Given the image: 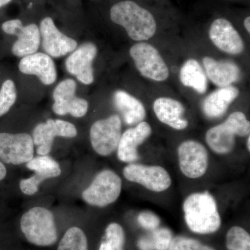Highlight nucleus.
Segmentation results:
<instances>
[{
  "label": "nucleus",
  "mask_w": 250,
  "mask_h": 250,
  "mask_svg": "<svg viewBox=\"0 0 250 250\" xmlns=\"http://www.w3.org/2000/svg\"><path fill=\"white\" fill-rule=\"evenodd\" d=\"M184 219L188 228L199 234L216 232L221 227V217L214 197L208 191L190 194L183 204Z\"/></svg>",
  "instance_id": "obj_1"
},
{
  "label": "nucleus",
  "mask_w": 250,
  "mask_h": 250,
  "mask_svg": "<svg viewBox=\"0 0 250 250\" xmlns=\"http://www.w3.org/2000/svg\"><path fill=\"white\" fill-rule=\"evenodd\" d=\"M111 21L124 27L130 39L135 41L149 40L155 34V18L147 9L129 0L120 1L110 11Z\"/></svg>",
  "instance_id": "obj_2"
},
{
  "label": "nucleus",
  "mask_w": 250,
  "mask_h": 250,
  "mask_svg": "<svg viewBox=\"0 0 250 250\" xmlns=\"http://www.w3.org/2000/svg\"><path fill=\"white\" fill-rule=\"evenodd\" d=\"M250 132V123L246 115L243 112L235 111L223 123L207 131L206 142L215 154L225 155L234 149L236 136H248Z\"/></svg>",
  "instance_id": "obj_3"
},
{
  "label": "nucleus",
  "mask_w": 250,
  "mask_h": 250,
  "mask_svg": "<svg viewBox=\"0 0 250 250\" xmlns=\"http://www.w3.org/2000/svg\"><path fill=\"white\" fill-rule=\"evenodd\" d=\"M21 228L26 239L34 246H52L58 240L54 215L43 207H34L24 213Z\"/></svg>",
  "instance_id": "obj_4"
},
{
  "label": "nucleus",
  "mask_w": 250,
  "mask_h": 250,
  "mask_svg": "<svg viewBox=\"0 0 250 250\" xmlns=\"http://www.w3.org/2000/svg\"><path fill=\"white\" fill-rule=\"evenodd\" d=\"M122 179L110 170H104L97 174L88 188L82 193L83 200L94 207H105L113 204L120 197Z\"/></svg>",
  "instance_id": "obj_5"
},
{
  "label": "nucleus",
  "mask_w": 250,
  "mask_h": 250,
  "mask_svg": "<svg viewBox=\"0 0 250 250\" xmlns=\"http://www.w3.org/2000/svg\"><path fill=\"white\" fill-rule=\"evenodd\" d=\"M129 54L143 77L156 82H164L168 78V67L154 46L147 42H139L130 48Z\"/></svg>",
  "instance_id": "obj_6"
},
{
  "label": "nucleus",
  "mask_w": 250,
  "mask_h": 250,
  "mask_svg": "<svg viewBox=\"0 0 250 250\" xmlns=\"http://www.w3.org/2000/svg\"><path fill=\"white\" fill-rule=\"evenodd\" d=\"M121 136L122 121L118 115L99 120L90 130L92 147L97 154L103 156L111 155L116 150Z\"/></svg>",
  "instance_id": "obj_7"
},
{
  "label": "nucleus",
  "mask_w": 250,
  "mask_h": 250,
  "mask_svg": "<svg viewBox=\"0 0 250 250\" xmlns=\"http://www.w3.org/2000/svg\"><path fill=\"white\" fill-rule=\"evenodd\" d=\"M126 180L139 184L150 191H166L172 184L170 174L160 166H149L132 163L123 169Z\"/></svg>",
  "instance_id": "obj_8"
},
{
  "label": "nucleus",
  "mask_w": 250,
  "mask_h": 250,
  "mask_svg": "<svg viewBox=\"0 0 250 250\" xmlns=\"http://www.w3.org/2000/svg\"><path fill=\"white\" fill-rule=\"evenodd\" d=\"M179 168L185 177L196 179L205 175L208 166V153L204 145L198 141L188 140L179 145Z\"/></svg>",
  "instance_id": "obj_9"
},
{
  "label": "nucleus",
  "mask_w": 250,
  "mask_h": 250,
  "mask_svg": "<svg viewBox=\"0 0 250 250\" xmlns=\"http://www.w3.org/2000/svg\"><path fill=\"white\" fill-rule=\"evenodd\" d=\"M34 143L30 135L0 133V160L21 165L34 158Z\"/></svg>",
  "instance_id": "obj_10"
},
{
  "label": "nucleus",
  "mask_w": 250,
  "mask_h": 250,
  "mask_svg": "<svg viewBox=\"0 0 250 250\" xmlns=\"http://www.w3.org/2000/svg\"><path fill=\"white\" fill-rule=\"evenodd\" d=\"M1 29L8 35L17 36V41L11 49L16 57H24L37 52L40 45L41 34L36 24L23 26L21 20H10L1 24Z\"/></svg>",
  "instance_id": "obj_11"
},
{
  "label": "nucleus",
  "mask_w": 250,
  "mask_h": 250,
  "mask_svg": "<svg viewBox=\"0 0 250 250\" xmlns=\"http://www.w3.org/2000/svg\"><path fill=\"white\" fill-rule=\"evenodd\" d=\"M77 83L72 79L60 82L54 90V103L52 109L59 116L71 115L82 118L86 114L88 103L85 99L76 96Z\"/></svg>",
  "instance_id": "obj_12"
},
{
  "label": "nucleus",
  "mask_w": 250,
  "mask_h": 250,
  "mask_svg": "<svg viewBox=\"0 0 250 250\" xmlns=\"http://www.w3.org/2000/svg\"><path fill=\"white\" fill-rule=\"evenodd\" d=\"M77 131L75 125L62 120H47L46 123H40L33 131V141L38 146L39 155H47L52 149L56 136L74 138Z\"/></svg>",
  "instance_id": "obj_13"
},
{
  "label": "nucleus",
  "mask_w": 250,
  "mask_h": 250,
  "mask_svg": "<svg viewBox=\"0 0 250 250\" xmlns=\"http://www.w3.org/2000/svg\"><path fill=\"white\" fill-rule=\"evenodd\" d=\"M39 30L42 48L49 57L59 58L77 48V41L61 32L51 18H45L41 21Z\"/></svg>",
  "instance_id": "obj_14"
},
{
  "label": "nucleus",
  "mask_w": 250,
  "mask_h": 250,
  "mask_svg": "<svg viewBox=\"0 0 250 250\" xmlns=\"http://www.w3.org/2000/svg\"><path fill=\"white\" fill-rule=\"evenodd\" d=\"M98 53L95 44L87 42L69 56L65 62L67 71L76 77L81 83L90 85L94 82L93 62Z\"/></svg>",
  "instance_id": "obj_15"
},
{
  "label": "nucleus",
  "mask_w": 250,
  "mask_h": 250,
  "mask_svg": "<svg viewBox=\"0 0 250 250\" xmlns=\"http://www.w3.org/2000/svg\"><path fill=\"white\" fill-rule=\"evenodd\" d=\"M208 34L215 47L224 52L238 55L244 50V42L239 33L225 18L215 20L210 25Z\"/></svg>",
  "instance_id": "obj_16"
},
{
  "label": "nucleus",
  "mask_w": 250,
  "mask_h": 250,
  "mask_svg": "<svg viewBox=\"0 0 250 250\" xmlns=\"http://www.w3.org/2000/svg\"><path fill=\"white\" fill-rule=\"evenodd\" d=\"M152 126L147 122H141L122 134L118 143V158L122 162H136L139 159L138 148L152 134Z\"/></svg>",
  "instance_id": "obj_17"
},
{
  "label": "nucleus",
  "mask_w": 250,
  "mask_h": 250,
  "mask_svg": "<svg viewBox=\"0 0 250 250\" xmlns=\"http://www.w3.org/2000/svg\"><path fill=\"white\" fill-rule=\"evenodd\" d=\"M20 71L25 75H36L44 85H51L57 80L55 64L47 54L37 52L26 56L19 62Z\"/></svg>",
  "instance_id": "obj_18"
},
{
  "label": "nucleus",
  "mask_w": 250,
  "mask_h": 250,
  "mask_svg": "<svg viewBox=\"0 0 250 250\" xmlns=\"http://www.w3.org/2000/svg\"><path fill=\"white\" fill-rule=\"evenodd\" d=\"M153 109L158 120L172 129L180 131L188 126V121L184 116L185 108L178 100L161 97L154 101Z\"/></svg>",
  "instance_id": "obj_19"
},
{
  "label": "nucleus",
  "mask_w": 250,
  "mask_h": 250,
  "mask_svg": "<svg viewBox=\"0 0 250 250\" xmlns=\"http://www.w3.org/2000/svg\"><path fill=\"white\" fill-rule=\"evenodd\" d=\"M202 62L206 75L220 88L231 85L241 78V70L235 62L217 61L210 57H204Z\"/></svg>",
  "instance_id": "obj_20"
},
{
  "label": "nucleus",
  "mask_w": 250,
  "mask_h": 250,
  "mask_svg": "<svg viewBox=\"0 0 250 250\" xmlns=\"http://www.w3.org/2000/svg\"><path fill=\"white\" fill-rule=\"evenodd\" d=\"M239 93L238 88L233 85L215 90L202 103V110L205 116L211 119L223 116Z\"/></svg>",
  "instance_id": "obj_21"
},
{
  "label": "nucleus",
  "mask_w": 250,
  "mask_h": 250,
  "mask_svg": "<svg viewBox=\"0 0 250 250\" xmlns=\"http://www.w3.org/2000/svg\"><path fill=\"white\" fill-rule=\"evenodd\" d=\"M113 103L128 125H136L144 121L146 110L143 104L124 90H117L113 94Z\"/></svg>",
  "instance_id": "obj_22"
},
{
  "label": "nucleus",
  "mask_w": 250,
  "mask_h": 250,
  "mask_svg": "<svg viewBox=\"0 0 250 250\" xmlns=\"http://www.w3.org/2000/svg\"><path fill=\"white\" fill-rule=\"evenodd\" d=\"M182 84L191 88L197 93L204 94L208 88V80L200 62L190 59L184 62L179 72Z\"/></svg>",
  "instance_id": "obj_23"
},
{
  "label": "nucleus",
  "mask_w": 250,
  "mask_h": 250,
  "mask_svg": "<svg viewBox=\"0 0 250 250\" xmlns=\"http://www.w3.org/2000/svg\"><path fill=\"white\" fill-rule=\"evenodd\" d=\"M125 233L119 224H109L105 230L99 250H124Z\"/></svg>",
  "instance_id": "obj_24"
},
{
  "label": "nucleus",
  "mask_w": 250,
  "mask_h": 250,
  "mask_svg": "<svg viewBox=\"0 0 250 250\" xmlns=\"http://www.w3.org/2000/svg\"><path fill=\"white\" fill-rule=\"evenodd\" d=\"M27 167L29 170L42 174L47 179L59 177L62 173L58 163L47 155L33 158L27 162Z\"/></svg>",
  "instance_id": "obj_25"
},
{
  "label": "nucleus",
  "mask_w": 250,
  "mask_h": 250,
  "mask_svg": "<svg viewBox=\"0 0 250 250\" xmlns=\"http://www.w3.org/2000/svg\"><path fill=\"white\" fill-rule=\"evenodd\" d=\"M57 250H88V240L82 229L72 227L59 242Z\"/></svg>",
  "instance_id": "obj_26"
},
{
  "label": "nucleus",
  "mask_w": 250,
  "mask_h": 250,
  "mask_svg": "<svg viewBox=\"0 0 250 250\" xmlns=\"http://www.w3.org/2000/svg\"><path fill=\"white\" fill-rule=\"evenodd\" d=\"M226 247L228 250H250V233L241 227H232L227 233Z\"/></svg>",
  "instance_id": "obj_27"
},
{
  "label": "nucleus",
  "mask_w": 250,
  "mask_h": 250,
  "mask_svg": "<svg viewBox=\"0 0 250 250\" xmlns=\"http://www.w3.org/2000/svg\"><path fill=\"white\" fill-rule=\"evenodd\" d=\"M17 99V88L14 82L6 80L0 86V117L4 116L14 106Z\"/></svg>",
  "instance_id": "obj_28"
},
{
  "label": "nucleus",
  "mask_w": 250,
  "mask_h": 250,
  "mask_svg": "<svg viewBox=\"0 0 250 250\" xmlns=\"http://www.w3.org/2000/svg\"><path fill=\"white\" fill-rule=\"evenodd\" d=\"M167 250H215L211 247L207 246L200 241L188 238L178 236L172 238L170 247Z\"/></svg>",
  "instance_id": "obj_29"
},
{
  "label": "nucleus",
  "mask_w": 250,
  "mask_h": 250,
  "mask_svg": "<svg viewBox=\"0 0 250 250\" xmlns=\"http://www.w3.org/2000/svg\"><path fill=\"white\" fill-rule=\"evenodd\" d=\"M152 237L154 250H167L172 239V233L169 229L158 228L153 231Z\"/></svg>",
  "instance_id": "obj_30"
},
{
  "label": "nucleus",
  "mask_w": 250,
  "mask_h": 250,
  "mask_svg": "<svg viewBox=\"0 0 250 250\" xmlns=\"http://www.w3.org/2000/svg\"><path fill=\"white\" fill-rule=\"evenodd\" d=\"M47 179L45 176L42 174L35 172L34 175L30 178L22 179L20 183V188L23 193L27 195H32L36 193L39 190V187L40 184L44 180Z\"/></svg>",
  "instance_id": "obj_31"
},
{
  "label": "nucleus",
  "mask_w": 250,
  "mask_h": 250,
  "mask_svg": "<svg viewBox=\"0 0 250 250\" xmlns=\"http://www.w3.org/2000/svg\"><path fill=\"white\" fill-rule=\"evenodd\" d=\"M137 220L141 228L152 231L159 228L161 223L159 217L150 210L141 212Z\"/></svg>",
  "instance_id": "obj_32"
},
{
  "label": "nucleus",
  "mask_w": 250,
  "mask_h": 250,
  "mask_svg": "<svg viewBox=\"0 0 250 250\" xmlns=\"http://www.w3.org/2000/svg\"><path fill=\"white\" fill-rule=\"evenodd\" d=\"M137 246L140 250H154L151 236L141 237L138 241Z\"/></svg>",
  "instance_id": "obj_33"
},
{
  "label": "nucleus",
  "mask_w": 250,
  "mask_h": 250,
  "mask_svg": "<svg viewBox=\"0 0 250 250\" xmlns=\"http://www.w3.org/2000/svg\"><path fill=\"white\" fill-rule=\"evenodd\" d=\"M6 167H5L4 164L0 161V181L2 180L5 178V177L6 176Z\"/></svg>",
  "instance_id": "obj_34"
},
{
  "label": "nucleus",
  "mask_w": 250,
  "mask_h": 250,
  "mask_svg": "<svg viewBox=\"0 0 250 250\" xmlns=\"http://www.w3.org/2000/svg\"><path fill=\"white\" fill-rule=\"evenodd\" d=\"M244 26L245 28H246V31H248V33L250 32V17L248 16L247 17L244 21Z\"/></svg>",
  "instance_id": "obj_35"
},
{
  "label": "nucleus",
  "mask_w": 250,
  "mask_h": 250,
  "mask_svg": "<svg viewBox=\"0 0 250 250\" xmlns=\"http://www.w3.org/2000/svg\"><path fill=\"white\" fill-rule=\"evenodd\" d=\"M12 1V0H0V8L2 7V6H5L7 4H9L10 1Z\"/></svg>",
  "instance_id": "obj_36"
},
{
  "label": "nucleus",
  "mask_w": 250,
  "mask_h": 250,
  "mask_svg": "<svg viewBox=\"0 0 250 250\" xmlns=\"http://www.w3.org/2000/svg\"><path fill=\"white\" fill-rule=\"evenodd\" d=\"M246 147H247V149H248V152H250V135H249V136H248V139H247Z\"/></svg>",
  "instance_id": "obj_37"
}]
</instances>
